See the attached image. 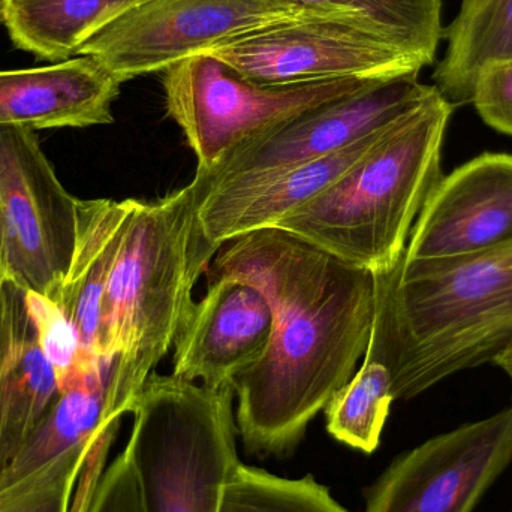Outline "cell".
Segmentation results:
<instances>
[{
    "label": "cell",
    "instance_id": "obj_1",
    "mask_svg": "<svg viewBox=\"0 0 512 512\" xmlns=\"http://www.w3.org/2000/svg\"><path fill=\"white\" fill-rule=\"evenodd\" d=\"M206 274L248 280L270 301L267 351L231 381L237 432L254 456L291 454L366 355L375 274L277 228L225 243Z\"/></svg>",
    "mask_w": 512,
    "mask_h": 512
},
{
    "label": "cell",
    "instance_id": "obj_2",
    "mask_svg": "<svg viewBox=\"0 0 512 512\" xmlns=\"http://www.w3.org/2000/svg\"><path fill=\"white\" fill-rule=\"evenodd\" d=\"M376 309L364 357L388 367L408 400L493 361L512 334V242L453 261H405L375 274Z\"/></svg>",
    "mask_w": 512,
    "mask_h": 512
},
{
    "label": "cell",
    "instance_id": "obj_3",
    "mask_svg": "<svg viewBox=\"0 0 512 512\" xmlns=\"http://www.w3.org/2000/svg\"><path fill=\"white\" fill-rule=\"evenodd\" d=\"M203 197L197 171L185 188L137 201L120 243L102 300L99 354L113 360L111 394L123 415L194 309L192 292L210 265L198 246Z\"/></svg>",
    "mask_w": 512,
    "mask_h": 512
},
{
    "label": "cell",
    "instance_id": "obj_4",
    "mask_svg": "<svg viewBox=\"0 0 512 512\" xmlns=\"http://www.w3.org/2000/svg\"><path fill=\"white\" fill-rule=\"evenodd\" d=\"M453 113L433 87L358 164L274 228L373 274L393 270L442 179V144Z\"/></svg>",
    "mask_w": 512,
    "mask_h": 512
},
{
    "label": "cell",
    "instance_id": "obj_5",
    "mask_svg": "<svg viewBox=\"0 0 512 512\" xmlns=\"http://www.w3.org/2000/svg\"><path fill=\"white\" fill-rule=\"evenodd\" d=\"M233 387L152 373L135 402L126 448L144 512H219L239 468Z\"/></svg>",
    "mask_w": 512,
    "mask_h": 512
},
{
    "label": "cell",
    "instance_id": "obj_6",
    "mask_svg": "<svg viewBox=\"0 0 512 512\" xmlns=\"http://www.w3.org/2000/svg\"><path fill=\"white\" fill-rule=\"evenodd\" d=\"M369 83L264 86L242 77L212 54L191 57L162 72L165 108L194 150L198 170H209L240 144Z\"/></svg>",
    "mask_w": 512,
    "mask_h": 512
},
{
    "label": "cell",
    "instance_id": "obj_7",
    "mask_svg": "<svg viewBox=\"0 0 512 512\" xmlns=\"http://www.w3.org/2000/svg\"><path fill=\"white\" fill-rule=\"evenodd\" d=\"M315 17L288 0H144L81 47L120 83L164 72L251 33Z\"/></svg>",
    "mask_w": 512,
    "mask_h": 512
},
{
    "label": "cell",
    "instance_id": "obj_8",
    "mask_svg": "<svg viewBox=\"0 0 512 512\" xmlns=\"http://www.w3.org/2000/svg\"><path fill=\"white\" fill-rule=\"evenodd\" d=\"M210 54L264 86L390 80L429 66L396 39L342 17L285 21Z\"/></svg>",
    "mask_w": 512,
    "mask_h": 512
},
{
    "label": "cell",
    "instance_id": "obj_9",
    "mask_svg": "<svg viewBox=\"0 0 512 512\" xmlns=\"http://www.w3.org/2000/svg\"><path fill=\"white\" fill-rule=\"evenodd\" d=\"M433 87L420 83L418 75H405L372 81L357 92L310 108L240 144L209 170L197 168L204 179V197L236 194L282 171L340 152L408 113Z\"/></svg>",
    "mask_w": 512,
    "mask_h": 512
},
{
    "label": "cell",
    "instance_id": "obj_10",
    "mask_svg": "<svg viewBox=\"0 0 512 512\" xmlns=\"http://www.w3.org/2000/svg\"><path fill=\"white\" fill-rule=\"evenodd\" d=\"M77 203L35 131L0 126V262L6 279L53 298L74 254Z\"/></svg>",
    "mask_w": 512,
    "mask_h": 512
},
{
    "label": "cell",
    "instance_id": "obj_11",
    "mask_svg": "<svg viewBox=\"0 0 512 512\" xmlns=\"http://www.w3.org/2000/svg\"><path fill=\"white\" fill-rule=\"evenodd\" d=\"M512 462V409L397 457L367 490L364 512H474Z\"/></svg>",
    "mask_w": 512,
    "mask_h": 512
},
{
    "label": "cell",
    "instance_id": "obj_12",
    "mask_svg": "<svg viewBox=\"0 0 512 512\" xmlns=\"http://www.w3.org/2000/svg\"><path fill=\"white\" fill-rule=\"evenodd\" d=\"M512 242V155L484 153L442 177L418 215L403 259L453 261Z\"/></svg>",
    "mask_w": 512,
    "mask_h": 512
},
{
    "label": "cell",
    "instance_id": "obj_13",
    "mask_svg": "<svg viewBox=\"0 0 512 512\" xmlns=\"http://www.w3.org/2000/svg\"><path fill=\"white\" fill-rule=\"evenodd\" d=\"M274 315L267 295L248 280H210L174 340L173 375L207 387L231 385L267 351Z\"/></svg>",
    "mask_w": 512,
    "mask_h": 512
},
{
    "label": "cell",
    "instance_id": "obj_14",
    "mask_svg": "<svg viewBox=\"0 0 512 512\" xmlns=\"http://www.w3.org/2000/svg\"><path fill=\"white\" fill-rule=\"evenodd\" d=\"M120 86L86 56L44 68L0 71V126L38 131L110 125Z\"/></svg>",
    "mask_w": 512,
    "mask_h": 512
},
{
    "label": "cell",
    "instance_id": "obj_15",
    "mask_svg": "<svg viewBox=\"0 0 512 512\" xmlns=\"http://www.w3.org/2000/svg\"><path fill=\"white\" fill-rule=\"evenodd\" d=\"M26 289L5 279L0 291V478L29 444L60 396L27 312Z\"/></svg>",
    "mask_w": 512,
    "mask_h": 512
},
{
    "label": "cell",
    "instance_id": "obj_16",
    "mask_svg": "<svg viewBox=\"0 0 512 512\" xmlns=\"http://www.w3.org/2000/svg\"><path fill=\"white\" fill-rule=\"evenodd\" d=\"M137 200H78L74 254L51 300L59 304L87 357L99 354L102 300Z\"/></svg>",
    "mask_w": 512,
    "mask_h": 512
},
{
    "label": "cell",
    "instance_id": "obj_17",
    "mask_svg": "<svg viewBox=\"0 0 512 512\" xmlns=\"http://www.w3.org/2000/svg\"><path fill=\"white\" fill-rule=\"evenodd\" d=\"M111 367L113 360L75 370L29 444L0 478V490L120 424L123 414L111 394Z\"/></svg>",
    "mask_w": 512,
    "mask_h": 512
},
{
    "label": "cell",
    "instance_id": "obj_18",
    "mask_svg": "<svg viewBox=\"0 0 512 512\" xmlns=\"http://www.w3.org/2000/svg\"><path fill=\"white\" fill-rule=\"evenodd\" d=\"M144 0H0V20L15 47L63 62L111 21Z\"/></svg>",
    "mask_w": 512,
    "mask_h": 512
},
{
    "label": "cell",
    "instance_id": "obj_19",
    "mask_svg": "<svg viewBox=\"0 0 512 512\" xmlns=\"http://www.w3.org/2000/svg\"><path fill=\"white\" fill-rule=\"evenodd\" d=\"M442 39L447 50L433 86L454 108L471 104L483 69L512 59V0H462Z\"/></svg>",
    "mask_w": 512,
    "mask_h": 512
},
{
    "label": "cell",
    "instance_id": "obj_20",
    "mask_svg": "<svg viewBox=\"0 0 512 512\" xmlns=\"http://www.w3.org/2000/svg\"><path fill=\"white\" fill-rule=\"evenodd\" d=\"M119 426L0 490V512H87Z\"/></svg>",
    "mask_w": 512,
    "mask_h": 512
},
{
    "label": "cell",
    "instance_id": "obj_21",
    "mask_svg": "<svg viewBox=\"0 0 512 512\" xmlns=\"http://www.w3.org/2000/svg\"><path fill=\"white\" fill-rule=\"evenodd\" d=\"M315 17L361 21L433 65L441 44L442 0H288Z\"/></svg>",
    "mask_w": 512,
    "mask_h": 512
},
{
    "label": "cell",
    "instance_id": "obj_22",
    "mask_svg": "<svg viewBox=\"0 0 512 512\" xmlns=\"http://www.w3.org/2000/svg\"><path fill=\"white\" fill-rule=\"evenodd\" d=\"M396 400L390 370L376 358L364 357L357 373L325 406L327 432L340 444L372 454Z\"/></svg>",
    "mask_w": 512,
    "mask_h": 512
},
{
    "label": "cell",
    "instance_id": "obj_23",
    "mask_svg": "<svg viewBox=\"0 0 512 512\" xmlns=\"http://www.w3.org/2000/svg\"><path fill=\"white\" fill-rule=\"evenodd\" d=\"M219 512H349L310 475L280 478L240 465L228 481Z\"/></svg>",
    "mask_w": 512,
    "mask_h": 512
},
{
    "label": "cell",
    "instance_id": "obj_24",
    "mask_svg": "<svg viewBox=\"0 0 512 512\" xmlns=\"http://www.w3.org/2000/svg\"><path fill=\"white\" fill-rule=\"evenodd\" d=\"M24 297L42 354L54 370L59 390L62 391L78 367L102 360L84 354L75 328L56 301L27 289Z\"/></svg>",
    "mask_w": 512,
    "mask_h": 512
},
{
    "label": "cell",
    "instance_id": "obj_25",
    "mask_svg": "<svg viewBox=\"0 0 512 512\" xmlns=\"http://www.w3.org/2000/svg\"><path fill=\"white\" fill-rule=\"evenodd\" d=\"M471 104L487 125L512 137V59L483 69Z\"/></svg>",
    "mask_w": 512,
    "mask_h": 512
},
{
    "label": "cell",
    "instance_id": "obj_26",
    "mask_svg": "<svg viewBox=\"0 0 512 512\" xmlns=\"http://www.w3.org/2000/svg\"><path fill=\"white\" fill-rule=\"evenodd\" d=\"M87 512H144L140 484L128 448L102 472Z\"/></svg>",
    "mask_w": 512,
    "mask_h": 512
},
{
    "label": "cell",
    "instance_id": "obj_27",
    "mask_svg": "<svg viewBox=\"0 0 512 512\" xmlns=\"http://www.w3.org/2000/svg\"><path fill=\"white\" fill-rule=\"evenodd\" d=\"M492 363H495L496 366L501 367L505 373H507L508 378H510L511 382V406L512 409V334L508 342L505 343L504 348L495 355Z\"/></svg>",
    "mask_w": 512,
    "mask_h": 512
},
{
    "label": "cell",
    "instance_id": "obj_28",
    "mask_svg": "<svg viewBox=\"0 0 512 512\" xmlns=\"http://www.w3.org/2000/svg\"><path fill=\"white\" fill-rule=\"evenodd\" d=\"M5 279V271H3L2 262H0V291H2V285L3 282H5Z\"/></svg>",
    "mask_w": 512,
    "mask_h": 512
}]
</instances>
